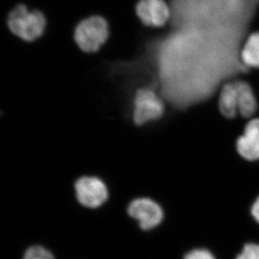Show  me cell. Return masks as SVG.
<instances>
[{"label": "cell", "mask_w": 259, "mask_h": 259, "mask_svg": "<svg viewBox=\"0 0 259 259\" xmlns=\"http://www.w3.org/2000/svg\"><path fill=\"white\" fill-rule=\"evenodd\" d=\"M244 135L259 142V119H253L247 123Z\"/></svg>", "instance_id": "cell-13"}, {"label": "cell", "mask_w": 259, "mask_h": 259, "mask_svg": "<svg viewBox=\"0 0 259 259\" xmlns=\"http://www.w3.org/2000/svg\"><path fill=\"white\" fill-rule=\"evenodd\" d=\"M219 109L222 115L228 119L236 117L238 113L236 84L227 83L222 88L219 98Z\"/></svg>", "instance_id": "cell-8"}, {"label": "cell", "mask_w": 259, "mask_h": 259, "mask_svg": "<svg viewBox=\"0 0 259 259\" xmlns=\"http://www.w3.org/2000/svg\"><path fill=\"white\" fill-rule=\"evenodd\" d=\"M236 259H259V245L254 243L245 245L242 252Z\"/></svg>", "instance_id": "cell-12"}, {"label": "cell", "mask_w": 259, "mask_h": 259, "mask_svg": "<svg viewBox=\"0 0 259 259\" xmlns=\"http://www.w3.org/2000/svg\"><path fill=\"white\" fill-rule=\"evenodd\" d=\"M110 36V25L105 18L93 15L81 20L75 28L73 38L83 53H96Z\"/></svg>", "instance_id": "cell-2"}, {"label": "cell", "mask_w": 259, "mask_h": 259, "mask_svg": "<svg viewBox=\"0 0 259 259\" xmlns=\"http://www.w3.org/2000/svg\"><path fill=\"white\" fill-rule=\"evenodd\" d=\"M237 88L238 113L243 117H251L257 111V102L254 93L248 83L235 82Z\"/></svg>", "instance_id": "cell-7"}, {"label": "cell", "mask_w": 259, "mask_h": 259, "mask_svg": "<svg viewBox=\"0 0 259 259\" xmlns=\"http://www.w3.org/2000/svg\"><path fill=\"white\" fill-rule=\"evenodd\" d=\"M185 259H215L206 249H194L185 255Z\"/></svg>", "instance_id": "cell-14"}, {"label": "cell", "mask_w": 259, "mask_h": 259, "mask_svg": "<svg viewBox=\"0 0 259 259\" xmlns=\"http://www.w3.org/2000/svg\"><path fill=\"white\" fill-rule=\"evenodd\" d=\"M6 22L10 32L25 42H34L40 39L48 25L42 11L30 9L24 4H19L10 10Z\"/></svg>", "instance_id": "cell-1"}, {"label": "cell", "mask_w": 259, "mask_h": 259, "mask_svg": "<svg viewBox=\"0 0 259 259\" xmlns=\"http://www.w3.org/2000/svg\"><path fill=\"white\" fill-rule=\"evenodd\" d=\"M241 58L247 67L259 68V32L253 33L247 38Z\"/></svg>", "instance_id": "cell-9"}, {"label": "cell", "mask_w": 259, "mask_h": 259, "mask_svg": "<svg viewBox=\"0 0 259 259\" xmlns=\"http://www.w3.org/2000/svg\"><path fill=\"white\" fill-rule=\"evenodd\" d=\"M164 105L153 90L141 89L134 99L133 120L137 125H142L152 120L162 117Z\"/></svg>", "instance_id": "cell-3"}, {"label": "cell", "mask_w": 259, "mask_h": 259, "mask_svg": "<svg viewBox=\"0 0 259 259\" xmlns=\"http://www.w3.org/2000/svg\"><path fill=\"white\" fill-rule=\"evenodd\" d=\"M252 214L253 218L259 223V197L256 199L252 207Z\"/></svg>", "instance_id": "cell-15"}, {"label": "cell", "mask_w": 259, "mask_h": 259, "mask_svg": "<svg viewBox=\"0 0 259 259\" xmlns=\"http://www.w3.org/2000/svg\"><path fill=\"white\" fill-rule=\"evenodd\" d=\"M24 259H54V257L44 247L34 246L26 251Z\"/></svg>", "instance_id": "cell-11"}, {"label": "cell", "mask_w": 259, "mask_h": 259, "mask_svg": "<svg viewBox=\"0 0 259 259\" xmlns=\"http://www.w3.org/2000/svg\"><path fill=\"white\" fill-rule=\"evenodd\" d=\"M74 188L77 201L87 208L101 206L109 198L106 185L97 177L80 178L75 183Z\"/></svg>", "instance_id": "cell-4"}, {"label": "cell", "mask_w": 259, "mask_h": 259, "mask_svg": "<svg viewBox=\"0 0 259 259\" xmlns=\"http://www.w3.org/2000/svg\"><path fill=\"white\" fill-rule=\"evenodd\" d=\"M136 13L143 25L152 28L164 26L171 16V10L165 0H139Z\"/></svg>", "instance_id": "cell-6"}, {"label": "cell", "mask_w": 259, "mask_h": 259, "mask_svg": "<svg viewBox=\"0 0 259 259\" xmlns=\"http://www.w3.org/2000/svg\"><path fill=\"white\" fill-rule=\"evenodd\" d=\"M237 150L240 156L247 161L259 159V142L245 135L237 139Z\"/></svg>", "instance_id": "cell-10"}, {"label": "cell", "mask_w": 259, "mask_h": 259, "mask_svg": "<svg viewBox=\"0 0 259 259\" xmlns=\"http://www.w3.org/2000/svg\"><path fill=\"white\" fill-rule=\"evenodd\" d=\"M127 210L130 217L137 220L142 230L153 229L161 224L164 217L162 207L148 198L134 199Z\"/></svg>", "instance_id": "cell-5"}, {"label": "cell", "mask_w": 259, "mask_h": 259, "mask_svg": "<svg viewBox=\"0 0 259 259\" xmlns=\"http://www.w3.org/2000/svg\"><path fill=\"white\" fill-rule=\"evenodd\" d=\"M0 114H1V113H0Z\"/></svg>", "instance_id": "cell-16"}]
</instances>
